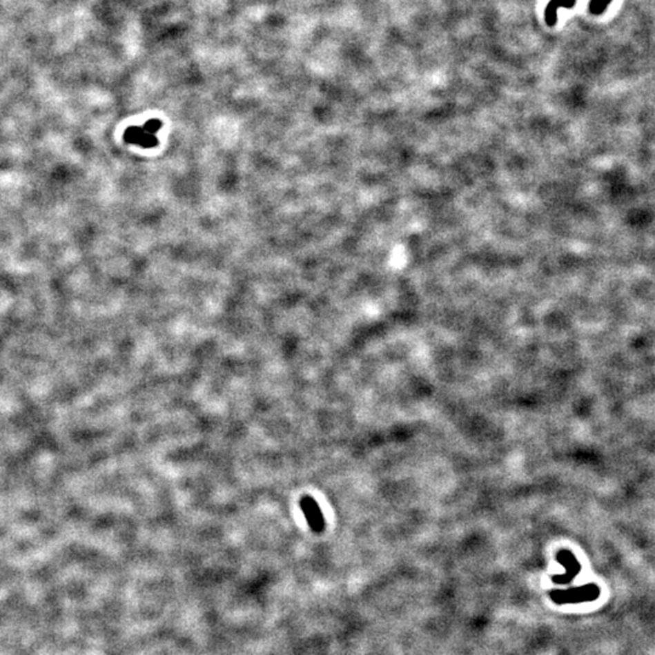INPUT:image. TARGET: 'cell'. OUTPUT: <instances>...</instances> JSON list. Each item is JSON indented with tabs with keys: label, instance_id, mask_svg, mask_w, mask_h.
<instances>
[{
	"label": "cell",
	"instance_id": "1",
	"mask_svg": "<svg viewBox=\"0 0 655 655\" xmlns=\"http://www.w3.org/2000/svg\"><path fill=\"white\" fill-rule=\"evenodd\" d=\"M551 600L557 605H573L595 600L600 596V589L595 584L573 587L568 590H554L549 592Z\"/></svg>",
	"mask_w": 655,
	"mask_h": 655
},
{
	"label": "cell",
	"instance_id": "2",
	"mask_svg": "<svg viewBox=\"0 0 655 655\" xmlns=\"http://www.w3.org/2000/svg\"><path fill=\"white\" fill-rule=\"evenodd\" d=\"M159 123L155 121V120H152L142 128H130L129 130L126 131L124 139L129 144L150 148V147H155L158 144V141L155 139V133L159 130Z\"/></svg>",
	"mask_w": 655,
	"mask_h": 655
},
{
	"label": "cell",
	"instance_id": "3",
	"mask_svg": "<svg viewBox=\"0 0 655 655\" xmlns=\"http://www.w3.org/2000/svg\"><path fill=\"white\" fill-rule=\"evenodd\" d=\"M556 560H558L563 568L565 569V574L562 576H552V581L558 585H565L569 584L579 573H580V563L576 560L574 554H571L569 550H560L557 552Z\"/></svg>",
	"mask_w": 655,
	"mask_h": 655
},
{
	"label": "cell",
	"instance_id": "4",
	"mask_svg": "<svg viewBox=\"0 0 655 655\" xmlns=\"http://www.w3.org/2000/svg\"><path fill=\"white\" fill-rule=\"evenodd\" d=\"M300 506L311 529L315 533L323 531L325 527L324 517L315 499H312L310 496H305L300 501Z\"/></svg>",
	"mask_w": 655,
	"mask_h": 655
},
{
	"label": "cell",
	"instance_id": "5",
	"mask_svg": "<svg viewBox=\"0 0 655 655\" xmlns=\"http://www.w3.org/2000/svg\"><path fill=\"white\" fill-rule=\"evenodd\" d=\"M576 4V0H550L546 6L545 22L549 27H554L557 22V11L560 8L571 9Z\"/></svg>",
	"mask_w": 655,
	"mask_h": 655
},
{
	"label": "cell",
	"instance_id": "6",
	"mask_svg": "<svg viewBox=\"0 0 655 655\" xmlns=\"http://www.w3.org/2000/svg\"><path fill=\"white\" fill-rule=\"evenodd\" d=\"M613 0H590L589 10L592 15H602Z\"/></svg>",
	"mask_w": 655,
	"mask_h": 655
}]
</instances>
